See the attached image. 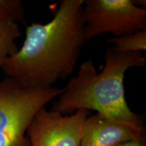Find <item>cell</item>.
<instances>
[{"instance_id":"277c9868","label":"cell","mask_w":146,"mask_h":146,"mask_svg":"<svg viewBox=\"0 0 146 146\" xmlns=\"http://www.w3.org/2000/svg\"><path fill=\"white\" fill-rule=\"evenodd\" d=\"M85 41L111 33L119 37L146 30V8L133 0H83Z\"/></svg>"},{"instance_id":"7a4b0ae2","label":"cell","mask_w":146,"mask_h":146,"mask_svg":"<svg viewBox=\"0 0 146 146\" xmlns=\"http://www.w3.org/2000/svg\"><path fill=\"white\" fill-rule=\"evenodd\" d=\"M145 62L141 52L119 53L109 47L101 72L97 71L91 59L82 63L78 74L64 88L52 110L63 114L78 110H94L145 133L142 116L133 112L126 101L124 79L129 69L143 68Z\"/></svg>"},{"instance_id":"6da1fadb","label":"cell","mask_w":146,"mask_h":146,"mask_svg":"<svg viewBox=\"0 0 146 146\" xmlns=\"http://www.w3.org/2000/svg\"><path fill=\"white\" fill-rule=\"evenodd\" d=\"M83 0H62L53 18L27 27L22 47L1 69L26 88H50L72 72L85 42Z\"/></svg>"},{"instance_id":"30bf717a","label":"cell","mask_w":146,"mask_h":146,"mask_svg":"<svg viewBox=\"0 0 146 146\" xmlns=\"http://www.w3.org/2000/svg\"><path fill=\"white\" fill-rule=\"evenodd\" d=\"M116 146H146L145 135L142 137L141 138L137 139L119 144V145Z\"/></svg>"},{"instance_id":"5b68a950","label":"cell","mask_w":146,"mask_h":146,"mask_svg":"<svg viewBox=\"0 0 146 146\" xmlns=\"http://www.w3.org/2000/svg\"><path fill=\"white\" fill-rule=\"evenodd\" d=\"M89 111L68 116L45 107L36 113L27 131L31 146H81Z\"/></svg>"},{"instance_id":"3957f363","label":"cell","mask_w":146,"mask_h":146,"mask_svg":"<svg viewBox=\"0 0 146 146\" xmlns=\"http://www.w3.org/2000/svg\"><path fill=\"white\" fill-rule=\"evenodd\" d=\"M64 88H26L10 78L0 81V146H31L27 131L36 113Z\"/></svg>"},{"instance_id":"52a82bcc","label":"cell","mask_w":146,"mask_h":146,"mask_svg":"<svg viewBox=\"0 0 146 146\" xmlns=\"http://www.w3.org/2000/svg\"><path fill=\"white\" fill-rule=\"evenodd\" d=\"M21 36L19 24L0 16V68L19 49L16 41Z\"/></svg>"},{"instance_id":"8992f818","label":"cell","mask_w":146,"mask_h":146,"mask_svg":"<svg viewBox=\"0 0 146 146\" xmlns=\"http://www.w3.org/2000/svg\"><path fill=\"white\" fill-rule=\"evenodd\" d=\"M143 136L145 133L96 113L85 120L81 146H116Z\"/></svg>"},{"instance_id":"ba28073f","label":"cell","mask_w":146,"mask_h":146,"mask_svg":"<svg viewBox=\"0 0 146 146\" xmlns=\"http://www.w3.org/2000/svg\"><path fill=\"white\" fill-rule=\"evenodd\" d=\"M113 50L119 53L141 52L146 50V30L133 33L119 37H111L107 40Z\"/></svg>"},{"instance_id":"9c48e42d","label":"cell","mask_w":146,"mask_h":146,"mask_svg":"<svg viewBox=\"0 0 146 146\" xmlns=\"http://www.w3.org/2000/svg\"><path fill=\"white\" fill-rule=\"evenodd\" d=\"M0 16L19 24L25 20V9L20 0H0Z\"/></svg>"}]
</instances>
